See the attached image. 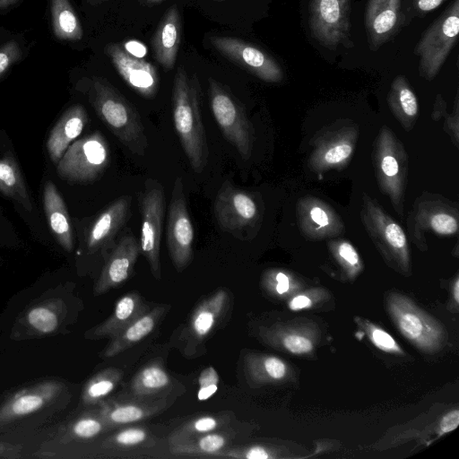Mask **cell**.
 <instances>
[{
  "label": "cell",
  "mask_w": 459,
  "mask_h": 459,
  "mask_svg": "<svg viewBox=\"0 0 459 459\" xmlns=\"http://www.w3.org/2000/svg\"><path fill=\"white\" fill-rule=\"evenodd\" d=\"M88 116L82 105L68 108L51 130L47 142V149L51 160L58 162L71 143L82 132Z\"/></svg>",
  "instance_id": "23"
},
{
  "label": "cell",
  "mask_w": 459,
  "mask_h": 459,
  "mask_svg": "<svg viewBox=\"0 0 459 459\" xmlns=\"http://www.w3.org/2000/svg\"><path fill=\"white\" fill-rule=\"evenodd\" d=\"M214 1L221 2V1H225V0H214Z\"/></svg>",
  "instance_id": "55"
},
{
  "label": "cell",
  "mask_w": 459,
  "mask_h": 459,
  "mask_svg": "<svg viewBox=\"0 0 459 459\" xmlns=\"http://www.w3.org/2000/svg\"><path fill=\"white\" fill-rule=\"evenodd\" d=\"M446 0H412L411 7L417 16H425L439 7Z\"/></svg>",
  "instance_id": "47"
},
{
  "label": "cell",
  "mask_w": 459,
  "mask_h": 459,
  "mask_svg": "<svg viewBox=\"0 0 459 459\" xmlns=\"http://www.w3.org/2000/svg\"><path fill=\"white\" fill-rule=\"evenodd\" d=\"M109 429L103 420L96 413H89L77 418L67 429L66 437L71 439H90Z\"/></svg>",
  "instance_id": "40"
},
{
  "label": "cell",
  "mask_w": 459,
  "mask_h": 459,
  "mask_svg": "<svg viewBox=\"0 0 459 459\" xmlns=\"http://www.w3.org/2000/svg\"><path fill=\"white\" fill-rule=\"evenodd\" d=\"M351 0H311L308 24L312 37L323 47H351Z\"/></svg>",
  "instance_id": "12"
},
{
  "label": "cell",
  "mask_w": 459,
  "mask_h": 459,
  "mask_svg": "<svg viewBox=\"0 0 459 459\" xmlns=\"http://www.w3.org/2000/svg\"><path fill=\"white\" fill-rule=\"evenodd\" d=\"M56 303H44L31 307L25 315L28 326L39 334L55 332L60 324V313Z\"/></svg>",
  "instance_id": "37"
},
{
  "label": "cell",
  "mask_w": 459,
  "mask_h": 459,
  "mask_svg": "<svg viewBox=\"0 0 459 459\" xmlns=\"http://www.w3.org/2000/svg\"><path fill=\"white\" fill-rule=\"evenodd\" d=\"M228 444V437L221 433L210 432L170 444L174 455L212 457Z\"/></svg>",
  "instance_id": "34"
},
{
  "label": "cell",
  "mask_w": 459,
  "mask_h": 459,
  "mask_svg": "<svg viewBox=\"0 0 459 459\" xmlns=\"http://www.w3.org/2000/svg\"><path fill=\"white\" fill-rule=\"evenodd\" d=\"M146 311L141 296L136 292H129L117 301L114 311L108 318L91 329L89 338L111 339Z\"/></svg>",
  "instance_id": "24"
},
{
  "label": "cell",
  "mask_w": 459,
  "mask_h": 459,
  "mask_svg": "<svg viewBox=\"0 0 459 459\" xmlns=\"http://www.w3.org/2000/svg\"><path fill=\"white\" fill-rule=\"evenodd\" d=\"M208 94L213 117L222 134L248 160L254 143V129L240 102L220 82L208 79Z\"/></svg>",
  "instance_id": "6"
},
{
  "label": "cell",
  "mask_w": 459,
  "mask_h": 459,
  "mask_svg": "<svg viewBox=\"0 0 459 459\" xmlns=\"http://www.w3.org/2000/svg\"><path fill=\"white\" fill-rule=\"evenodd\" d=\"M61 385L55 381H47L18 391L0 405V426L34 413L60 392Z\"/></svg>",
  "instance_id": "20"
},
{
  "label": "cell",
  "mask_w": 459,
  "mask_h": 459,
  "mask_svg": "<svg viewBox=\"0 0 459 459\" xmlns=\"http://www.w3.org/2000/svg\"><path fill=\"white\" fill-rule=\"evenodd\" d=\"M123 377V371L117 368H108L91 377L85 384L82 399L85 404H98L108 395Z\"/></svg>",
  "instance_id": "36"
},
{
  "label": "cell",
  "mask_w": 459,
  "mask_h": 459,
  "mask_svg": "<svg viewBox=\"0 0 459 459\" xmlns=\"http://www.w3.org/2000/svg\"><path fill=\"white\" fill-rule=\"evenodd\" d=\"M170 377L162 366L153 363L143 367L131 381V392L136 397L157 394L170 385Z\"/></svg>",
  "instance_id": "35"
},
{
  "label": "cell",
  "mask_w": 459,
  "mask_h": 459,
  "mask_svg": "<svg viewBox=\"0 0 459 459\" xmlns=\"http://www.w3.org/2000/svg\"><path fill=\"white\" fill-rule=\"evenodd\" d=\"M316 291L307 292L295 296L290 302L289 307L291 310H300L310 307L316 299Z\"/></svg>",
  "instance_id": "49"
},
{
  "label": "cell",
  "mask_w": 459,
  "mask_h": 459,
  "mask_svg": "<svg viewBox=\"0 0 459 459\" xmlns=\"http://www.w3.org/2000/svg\"><path fill=\"white\" fill-rule=\"evenodd\" d=\"M360 216L368 236L383 255L401 269L408 270L411 263L409 244L402 227L365 193Z\"/></svg>",
  "instance_id": "8"
},
{
  "label": "cell",
  "mask_w": 459,
  "mask_h": 459,
  "mask_svg": "<svg viewBox=\"0 0 459 459\" xmlns=\"http://www.w3.org/2000/svg\"><path fill=\"white\" fill-rule=\"evenodd\" d=\"M387 310L400 333L420 351L436 352L446 343V332L440 323L409 298L389 294Z\"/></svg>",
  "instance_id": "4"
},
{
  "label": "cell",
  "mask_w": 459,
  "mask_h": 459,
  "mask_svg": "<svg viewBox=\"0 0 459 459\" xmlns=\"http://www.w3.org/2000/svg\"><path fill=\"white\" fill-rule=\"evenodd\" d=\"M139 200L142 215L140 250L149 263L152 275L160 280V250L165 211V195L161 184L157 180L148 179Z\"/></svg>",
  "instance_id": "10"
},
{
  "label": "cell",
  "mask_w": 459,
  "mask_h": 459,
  "mask_svg": "<svg viewBox=\"0 0 459 459\" xmlns=\"http://www.w3.org/2000/svg\"><path fill=\"white\" fill-rule=\"evenodd\" d=\"M214 457H228L237 459H268L274 457L273 452L263 446H251L222 449Z\"/></svg>",
  "instance_id": "43"
},
{
  "label": "cell",
  "mask_w": 459,
  "mask_h": 459,
  "mask_svg": "<svg viewBox=\"0 0 459 459\" xmlns=\"http://www.w3.org/2000/svg\"><path fill=\"white\" fill-rule=\"evenodd\" d=\"M52 29L61 40L76 41L82 38L80 21L69 0H50Z\"/></svg>",
  "instance_id": "33"
},
{
  "label": "cell",
  "mask_w": 459,
  "mask_h": 459,
  "mask_svg": "<svg viewBox=\"0 0 459 459\" xmlns=\"http://www.w3.org/2000/svg\"><path fill=\"white\" fill-rule=\"evenodd\" d=\"M361 325L370 342L379 350L394 354L403 353L395 340L384 329L366 321Z\"/></svg>",
  "instance_id": "42"
},
{
  "label": "cell",
  "mask_w": 459,
  "mask_h": 459,
  "mask_svg": "<svg viewBox=\"0 0 459 459\" xmlns=\"http://www.w3.org/2000/svg\"><path fill=\"white\" fill-rule=\"evenodd\" d=\"M459 424V411L455 409L447 412L439 422V435H444L455 430Z\"/></svg>",
  "instance_id": "48"
},
{
  "label": "cell",
  "mask_w": 459,
  "mask_h": 459,
  "mask_svg": "<svg viewBox=\"0 0 459 459\" xmlns=\"http://www.w3.org/2000/svg\"><path fill=\"white\" fill-rule=\"evenodd\" d=\"M200 83L194 74L187 75L178 66L172 90V112L176 132L182 148L196 173H201L208 161V144L200 109Z\"/></svg>",
  "instance_id": "1"
},
{
  "label": "cell",
  "mask_w": 459,
  "mask_h": 459,
  "mask_svg": "<svg viewBox=\"0 0 459 459\" xmlns=\"http://www.w3.org/2000/svg\"><path fill=\"white\" fill-rule=\"evenodd\" d=\"M372 157L381 191L390 198L397 214L403 217L408 160L403 144L390 128L383 126L380 129Z\"/></svg>",
  "instance_id": "3"
},
{
  "label": "cell",
  "mask_w": 459,
  "mask_h": 459,
  "mask_svg": "<svg viewBox=\"0 0 459 459\" xmlns=\"http://www.w3.org/2000/svg\"><path fill=\"white\" fill-rule=\"evenodd\" d=\"M182 33L181 17L176 4L167 10L152 39L155 58L165 69L174 67Z\"/></svg>",
  "instance_id": "21"
},
{
  "label": "cell",
  "mask_w": 459,
  "mask_h": 459,
  "mask_svg": "<svg viewBox=\"0 0 459 459\" xmlns=\"http://www.w3.org/2000/svg\"><path fill=\"white\" fill-rule=\"evenodd\" d=\"M125 49L131 55L142 58L146 54L145 47L139 41L131 40L126 42Z\"/></svg>",
  "instance_id": "51"
},
{
  "label": "cell",
  "mask_w": 459,
  "mask_h": 459,
  "mask_svg": "<svg viewBox=\"0 0 459 459\" xmlns=\"http://www.w3.org/2000/svg\"><path fill=\"white\" fill-rule=\"evenodd\" d=\"M387 101L401 125L405 130H411L418 117L419 105L416 95L403 75H398L394 79Z\"/></svg>",
  "instance_id": "30"
},
{
  "label": "cell",
  "mask_w": 459,
  "mask_h": 459,
  "mask_svg": "<svg viewBox=\"0 0 459 459\" xmlns=\"http://www.w3.org/2000/svg\"><path fill=\"white\" fill-rule=\"evenodd\" d=\"M410 227L411 236L419 241H422V231L428 229L437 235H455L458 231V212L456 208L437 197L421 198L415 204Z\"/></svg>",
  "instance_id": "17"
},
{
  "label": "cell",
  "mask_w": 459,
  "mask_h": 459,
  "mask_svg": "<svg viewBox=\"0 0 459 459\" xmlns=\"http://www.w3.org/2000/svg\"><path fill=\"white\" fill-rule=\"evenodd\" d=\"M184 183L178 177L173 185L167 222V245L177 270L192 262L194 228L188 213Z\"/></svg>",
  "instance_id": "13"
},
{
  "label": "cell",
  "mask_w": 459,
  "mask_h": 459,
  "mask_svg": "<svg viewBox=\"0 0 459 459\" xmlns=\"http://www.w3.org/2000/svg\"><path fill=\"white\" fill-rule=\"evenodd\" d=\"M99 415L110 429L117 426L141 421L157 413L163 406L161 403L143 402L102 401L100 403Z\"/></svg>",
  "instance_id": "28"
},
{
  "label": "cell",
  "mask_w": 459,
  "mask_h": 459,
  "mask_svg": "<svg viewBox=\"0 0 459 459\" xmlns=\"http://www.w3.org/2000/svg\"><path fill=\"white\" fill-rule=\"evenodd\" d=\"M458 32L459 0H453L422 34L414 48L421 77L431 81L437 75L456 44Z\"/></svg>",
  "instance_id": "5"
},
{
  "label": "cell",
  "mask_w": 459,
  "mask_h": 459,
  "mask_svg": "<svg viewBox=\"0 0 459 459\" xmlns=\"http://www.w3.org/2000/svg\"><path fill=\"white\" fill-rule=\"evenodd\" d=\"M264 284L273 294L282 295L294 288V281L283 271L270 270L264 276Z\"/></svg>",
  "instance_id": "44"
},
{
  "label": "cell",
  "mask_w": 459,
  "mask_h": 459,
  "mask_svg": "<svg viewBox=\"0 0 459 459\" xmlns=\"http://www.w3.org/2000/svg\"><path fill=\"white\" fill-rule=\"evenodd\" d=\"M44 209L49 228L64 249L74 247L73 230L65 204L52 181H48L43 194Z\"/></svg>",
  "instance_id": "26"
},
{
  "label": "cell",
  "mask_w": 459,
  "mask_h": 459,
  "mask_svg": "<svg viewBox=\"0 0 459 459\" xmlns=\"http://www.w3.org/2000/svg\"><path fill=\"white\" fill-rule=\"evenodd\" d=\"M328 247L337 263L351 279L357 276L363 268L359 255L347 240L338 239L328 242Z\"/></svg>",
  "instance_id": "38"
},
{
  "label": "cell",
  "mask_w": 459,
  "mask_h": 459,
  "mask_svg": "<svg viewBox=\"0 0 459 459\" xmlns=\"http://www.w3.org/2000/svg\"><path fill=\"white\" fill-rule=\"evenodd\" d=\"M105 50L119 75L134 91L146 99L155 97L159 76L152 63L129 54L117 43L108 44Z\"/></svg>",
  "instance_id": "15"
},
{
  "label": "cell",
  "mask_w": 459,
  "mask_h": 459,
  "mask_svg": "<svg viewBox=\"0 0 459 459\" xmlns=\"http://www.w3.org/2000/svg\"><path fill=\"white\" fill-rule=\"evenodd\" d=\"M90 98L96 113L115 136L132 152L143 155L148 143L134 107L100 77L92 78Z\"/></svg>",
  "instance_id": "2"
},
{
  "label": "cell",
  "mask_w": 459,
  "mask_h": 459,
  "mask_svg": "<svg viewBox=\"0 0 459 459\" xmlns=\"http://www.w3.org/2000/svg\"><path fill=\"white\" fill-rule=\"evenodd\" d=\"M22 49L15 40L7 41L0 48V77L22 57Z\"/></svg>",
  "instance_id": "46"
},
{
  "label": "cell",
  "mask_w": 459,
  "mask_h": 459,
  "mask_svg": "<svg viewBox=\"0 0 459 459\" xmlns=\"http://www.w3.org/2000/svg\"><path fill=\"white\" fill-rule=\"evenodd\" d=\"M297 219L300 232L311 240L337 237L344 230L338 213L325 202L305 196L297 204Z\"/></svg>",
  "instance_id": "16"
},
{
  "label": "cell",
  "mask_w": 459,
  "mask_h": 459,
  "mask_svg": "<svg viewBox=\"0 0 459 459\" xmlns=\"http://www.w3.org/2000/svg\"><path fill=\"white\" fill-rule=\"evenodd\" d=\"M165 309V307L158 306L144 312L117 335L111 338L110 342L103 351V356L105 358L114 357L149 335L156 327Z\"/></svg>",
  "instance_id": "27"
},
{
  "label": "cell",
  "mask_w": 459,
  "mask_h": 459,
  "mask_svg": "<svg viewBox=\"0 0 459 459\" xmlns=\"http://www.w3.org/2000/svg\"><path fill=\"white\" fill-rule=\"evenodd\" d=\"M131 204V197L122 196L111 203L95 220L87 237L90 252L103 248L124 225Z\"/></svg>",
  "instance_id": "22"
},
{
  "label": "cell",
  "mask_w": 459,
  "mask_h": 459,
  "mask_svg": "<svg viewBox=\"0 0 459 459\" xmlns=\"http://www.w3.org/2000/svg\"><path fill=\"white\" fill-rule=\"evenodd\" d=\"M139 252L134 237H123L108 257L94 286V294H103L125 282L133 273Z\"/></svg>",
  "instance_id": "19"
},
{
  "label": "cell",
  "mask_w": 459,
  "mask_h": 459,
  "mask_svg": "<svg viewBox=\"0 0 459 459\" xmlns=\"http://www.w3.org/2000/svg\"><path fill=\"white\" fill-rule=\"evenodd\" d=\"M222 425L219 417L204 415L178 428L169 437L170 444L206 433L213 432Z\"/></svg>",
  "instance_id": "39"
},
{
  "label": "cell",
  "mask_w": 459,
  "mask_h": 459,
  "mask_svg": "<svg viewBox=\"0 0 459 459\" xmlns=\"http://www.w3.org/2000/svg\"><path fill=\"white\" fill-rule=\"evenodd\" d=\"M403 0H368L365 26L371 50H377L391 39L402 26Z\"/></svg>",
  "instance_id": "18"
},
{
  "label": "cell",
  "mask_w": 459,
  "mask_h": 459,
  "mask_svg": "<svg viewBox=\"0 0 459 459\" xmlns=\"http://www.w3.org/2000/svg\"><path fill=\"white\" fill-rule=\"evenodd\" d=\"M229 304L224 290H218L204 299L195 309L188 324L190 341L195 342L206 338L221 320Z\"/></svg>",
  "instance_id": "25"
},
{
  "label": "cell",
  "mask_w": 459,
  "mask_h": 459,
  "mask_svg": "<svg viewBox=\"0 0 459 459\" xmlns=\"http://www.w3.org/2000/svg\"><path fill=\"white\" fill-rule=\"evenodd\" d=\"M17 0H0V10L5 9L14 4Z\"/></svg>",
  "instance_id": "52"
},
{
  "label": "cell",
  "mask_w": 459,
  "mask_h": 459,
  "mask_svg": "<svg viewBox=\"0 0 459 459\" xmlns=\"http://www.w3.org/2000/svg\"><path fill=\"white\" fill-rule=\"evenodd\" d=\"M220 377L212 366L205 368L198 377L197 399L205 401L211 398L218 390Z\"/></svg>",
  "instance_id": "45"
},
{
  "label": "cell",
  "mask_w": 459,
  "mask_h": 459,
  "mask_svg": "<svg viewBox=\"0 0 459 459\" xmlns=\"http://www.w3.org/2000/svg\"><path fill=\"white\" fill-rule=\"evenodd\" d=\"M147 3H150V4H154V3H159V2H161V1H164V0H145Z\"/></svg>",
  "instance_id": "54"
},
{
  "label": "cell",
  "mask_w": 459,
  "mask_h": 459,
  "mask_svg": "<svg viewBox=\"0 0 459 459\" xmlns=\"http://www.w3.org/2000/svg\"><path fill=\"white\" fill-rule=\"evenodd\" d=\"M261 333L268 343L292 354H308L315 347V338L308 331L298 327L273 326Z\"/></svg>",
  "instance_id": "31"
},
{
  "label": "cell",
  "mask_w": 459,
  "mask_h": 459,
  "mask_svg": "<svg viewBox=\"0 0 459 459\" xmlns=\"http://www.w3.org/2000/svg\"><path fill=\"white\" fill-rule=\"evenodd\" d=\"M0 192L30 212L32 204L20 168L13 155L0 159Z\"/></svg>",
  "instance_id": "32"
},
{
  "label": "cell",
  "mask_w": 459,
  "mask_h": 459,
  "mask_svg": "<svg viewBox=\"0 0 459 459\" xmlns=\"http://www.w3.org/2000/svg\"><path fill=\"white\" fill-rule=\"evenodd\" d=\"M358 136L357 127L344 121L325 127L311 141L308 168L316 172L342 169L353 154Z\"/></svg>",
  "instance_id": "9"
},
{
  "label": "cell",
  "mask_w": 459,
  "mask_h": 459,
  "mask_svg": "<svg viewBox=\"0 0 459 459\" xmlns=\"http://www.w3.org/2000/svg\"><path fill=\"white\" fill-rule=\"evenodd\" d=\"M446 129L454 139L455 145L458 144V97L456 95L455 101V113L447 117Z\"/></svg>",
  "instance_id": "50"
},
{
  "label": "cell",
  "mask_w": 459,
  "mask_h": 459,
  "mask_svg": "<svg viewBox=\"0 0 459 459\" xmlns=\"http://www.w3.org/2000/svg\"><path fill=\"white\" fill-rule=\"evenodd\" d=\"M149 437L146 429L134 427L115 433L104 444L109 447H133L144 444Z\"/></svg>",
  "instance_id": "41"
},
{
  "label": "cell",
  "mask_w": 459,
  "mask_h": 459,
  "mask_svg": "<svg viewBox=\"0 0 459 459\" xmlns=\"http://www.w3.org/2000/svg\"><path fill=\"white\" fill-rule=\"evenodd\" d=\"M213 213L220 228L238 238H244L260 218L253 195L228 180L217 192Z\"/></svg>",
  "instance_id": "11"
},
{
  "label": "cell",
  "mask_w": 459,
  "mask_h": 459,
  "mask_svg": "<svg viewBox=\"0 0 459 459\" xmlns=\"http://www.w3.org/2000/svg\"><path fill=\"white\" fill-rule=\"evenodd\" d=\"M109 162L106 138L96 131L72 143L56 165L59 177L70 182L87 183L97 179Z\"/></svg>",
  "instance_id": "7"
},
{
  "label": "cell",
  "mask_w": 459,
  "mask_h": 459,
  "mask_svg": "<svg viewBox=\"0 0 459 459\" xmlns=\"http://www.w3.org/2000/svg\"><path fill=\"white\" fill-rule=\"evenodd\" d=\"M244 371L251 385H260L285 379L289 368L278 357L248 353L244 359Z\"/></svg>",
  "instance_id": "29"
},
{
  "label": "cell",
  "mask_w": 459,
  "mask_h": 459,
  "mask_svg": "<svg viewBox=\"0 0 459 459\" xmlns=\"http://www.w3.org/2000/svg\"><path fill=\"white\" fill-rule=\"evenodd\" d=\"M210 44L221 55L266 82H280L283 71L269 54L250 42L230 36H212Z\"/></svg>",
  "instance_id": "14"
},
{
  "label": "cell",
  "mask_w": 459,
  "mask_h": 459,
  "mask_svg": "<svg viewBox=\"0 0 459 459\" xmlns=\"http://www.w3.org/2000/svg\"><path fill=\"white\" fill-rule=\"evenodd\" d=\"M458 289H459V282H458V279L456 278L455 284H454V298H455L456 303H458V301H459Z\"/></svg>",
  "instance_id": "53"
}]
</instances>
